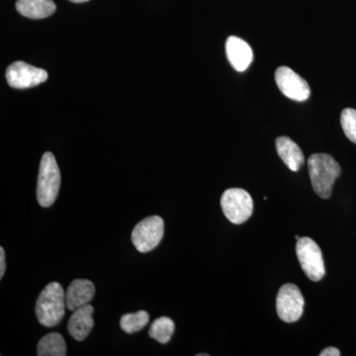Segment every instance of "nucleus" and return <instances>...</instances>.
<instances>
[{"label": "nucleus", "instance_id": "f257e3e1", "mask_svg": "<svg viewBox=\"0 0 356 356\" xmlns=\"http://www.w3.org/2000/svg\"><path fill=\"white\" fill-rule=\"evenodd\" d=\"M312 186L318 197H331L334 181L341 175L339 163L327 154H314L308 159Z\"/></svg>", "mask_w": 356, "mask_h": 356}, {"label": "nucleus", "instance_id": "9d476101", "mask_svg": "<svg viewBox=\"0 0 356 356\" xmlns=\"http://www.w3.org/2000/svg\"><path fill=\"white\" fill-rule=\"evenodd\" d=\"M226 54L229 64L236 72H243L247 70L254 60V54L250 44L236 36L227 39Z\"/></svg>", "mask_w": 356, "mask_h": 356}, {"label": "nucleus", "instance_id": "aec40b11", "mask_svg": "<svg viewBox=\"0 0 356 356\" xmlns=\"http://www.w3.org/2000/svg\"><path fill=\"white\" fill-rule=\"evenodd\" d=\"M341 355V351L337 350V348H332V346H330V348H325L324 350L321 351L320 356H339Z\"/></svg>", "mask_w": 356, "mask_h": 356}, {"label": "nucleus", "instance_id": "f3484780", "mask_svg": "<svg viewBox=\"0 0 356 356\" xmlns=\"http://www.w3.org/2000/svg\"><path fill=\"white\" fill-rule=\"evenodd\" d=\"M149 321V316L146 311L126 314V315L122 316L121 318V329L127 334H135V332L142 331L146 327Z\"/></svg>", "mask_w": 356, "mask_h": 356}, {"label": "nucleus", "instance_id": "5701e85b", "mask_svg": "<svg viewBox=\"0 0 356 356\" xmlns=\"http://www.w3.org/2000/svg\"><path fill=\"white\" fill-rule=\"evenodd\" d=\"M295 238H296V240L298 241L299 238H300V236H295Z\"/></svg>", "mask_w": 356, "mask_h": 356}, {"label": "nucleus", "instance_id": "4468645a", "mask_svg": "<svg viewBox=\"0 0 356 356\" xmlns=\"http://www.w3.org/2000/svg\"><path fill=\"white\" fill-rule=\"evenodd\" d=\"M53 0H17L16 9L21 15L30 19H43L55 13Z\"/></svg>", "mask_w": 356, "mask_h": 356}, {"label": "nucleus", "instance_id": "0eeeda50", "mask_svg": "<svg viewBox=\"0 0 356 356\" xmlns=\"http://www.w3.org/2000/svg\"><path fill=\"white\" fill-rule=\"evenodd\" d=\"M305 300L298 287L291 283L283 285L276 298L278 317L285 323L297 322L303 315Z\"/></svg>", "mask_w": 356, "mask_h": 356}, {"label": "nucleus", "instance_id": "423d86ee", "mask_svg": "<svg viewBox=\"0 0 356 356\" xmlns=\"http://www.w3.org/2000/svg\"><path fill=\"white\" fill-rule=\"evenodd\" d=\"M165 233V222L159 216L147 217L136 225L132 242L138 252H149L158 247Z\"/></svg>", "mask_w": 356, "mask_h": 356}, {"label": "nucleus", "instance_id": "9b49d317", "mask_svg": "<svg viewBox=\"0 0 356 356\" xmlns=\"http://www.w3.org/2000/svg\"><path fill=\"white\" fill-rule=\"evenodd\" d=\"M93 313H95V308L88 304L76 309L70 316L67 323V331L76 341H84L90 334L95 325Z\"/></svg>", "mask_w": 356, "mask_h": 356}, {"label": "nucleus", "instance_id": "f8f14e48", "mask_svg": "<svg viewBox=\"0 0 356 356\" xmlns=\"http://www.w3.org/2000/svg\"><path fill=\"white\" fill-rule=\"evenodd\" d=\"M95 294V286L88 280H76L70 283L65 291L67 308L74 311L79 307L88 305Z\"/></svg>", "mask_w": 356, "mask_h": 356}, {"label": "nucleus", "instance_id": "a211bd4d", "mask_svg": "<svg viewBox=\"0 0 356 356\" xmlns=\"http://www.w3.org/2000/svg\"><path fill=\"white\" fill-rule=\"evenodd\" d=\"M341 127L346 137L356 144V110L346 108L341 115Z\"/></svg>", "mask_w": 356, "mask_h": 356}, {"label": "nucleus", "instance_id": "4be33fe9", "mask_svg": "<svg viewBox=\"0 0 356 356\" xmlns=\"http://www.w3.org/2000/svg\"><path fill=\"white\" fill-rule=\"evenodd\" d=\"M197 356H209V355L208 353H199Z\"/></svg>", "mask_w": 356, "mask_h": 356}, {"label": "nucleus", "instance_id": "7ed1b4c3", "mask_svg": "<svg viewBox=\"0 0 356 356\" xmlns=\"http://www.w3.org/2000/svg\"><path fill=\"white\" fill-rule=\"evenodd\" d=\"M60 187V172L55 156L50 152L43 154L40 163L37 199L42 207H51L57 200Z\"/></svg>", "mask_w": 356, "mask_h": 356}, {"label": "nucleus", "instance_id": "20e7f679", "mask_svg": "<svg viewBox=\"0 0 356 356\" xmlns=\"http://www.w3.org/2000/svg\"><path fill=\"white\" fill-rule=\"evenodd\" d=\"M222 213L229 222L241 225L247 222L254 212V201L245 189L229 188L221 197Z\"/></svg>", "mask_w": 356, "mask_h": 356}, {"label": "nucleus", "instance_id": "f03ea898", "mask_svg": "<svg viewBox=\"0 0 356 356\" xmlns=\"http://www.w3.org/2000/svg\"><path fill=\"white\" fill-rule=\"evenodd\" d=\"M65 307L67 301L64 288L60 283L51 282L40 293L35 307L40 324L47 327L60 324L65 317Z\"/></svg>", "mask_w": 356, "mask_h": 356}, {"label": "nucleus", "instance_id": "1a4fd4ad", "mask_svg": "<svg viewBox=\"0 0 356 356\" xmlns=\"http://www.w3.org/2000/svg\"><path fill=\"white\" fill-rule=\"evenodd\" d=\"M278 88L289 99L303 102L310 97L311 88L306 79L288 67H280L275 72Z\"/></svg>", "mask_w": 356, "mask_h": 356}, {"label": "nucleus", "instance_id": "ddd939ff", "mask_svg": "<svg viewBox=\"0 0 356 356\" xmlns=\"http://www.w3.org/2000/svg\"><path fill=\"white\" fill-rule=\"evenodd\" d=\"M276 149H277L278 156L282 159L283 163L292 172H299L300 168L305 163V158H304L301 149L290 138L284 137V136L278 137L276 139Z\"/></svg>", "mask_w": 356, "mask_h": 356}, {"label": "nucleus", "instance_id": "2eb2a0df", "mask_svg": "<svg viewBox=\"0 0 356 356\" xmlns=\"http://www.w3.org/2000/svg\"><path fill=\"white\" fill-rule=\"evenodd\" d=\"M37 355L39 356L67 355V344L64 337L58 332L46 334L39 341Z\"/></svg>", "mask_w": 356, "mask_h": 356}, {"label": "nucleus", "instance_id": "412c9836", "mask_svg": "<svg viewBox=\"0 0 356 356\" xmlns=\"http://www.w3.org/2000/svg\"><path fill=\"white\" fill-rule=\"evenodd\" d=\"M70 1L74 2V3H83V2L88 1V0H70Z\"/></svg>", "mask_w": 356, "mask_h": 356}, {"label": "nucleus", "instance_id": "39448f33", "mask_svg": "<svg viewBox=\"0 0 356 356\" xmlns=\"http://www.w3.org/2000/svg\"><path fill=\"white\" fill-rule=\"evenodd\" d=\"M296 254L304 273L309 280L318 282L325 276V269L322 250L310 238H300L296 243Z\"/></svg>", "mask_w": 356, "mask_h": 356}, {"label": "nucleus", "instance_id": "6ab92c4d", "mask_svg": "<svg viewBox=\"0 0 356 356\" xmlns=\"http://www.w3.org/2000/svg\"><path fill=\"white\" fill-rule=\"evenodd\" d=\"M6 270V252H4V248L1 247L0 248V278L3 277Z\"/></svg>", "mask_w": 356, "mask_h": 356}, {"label": "nucleus", "instance_id": "6e6552de", "mask_svg": "<svg viewBox=\"0 0 356 356\" xmlns=\"http://www.w3.org/2000/svg\"><path fill=\"white\" fill-rule=\"evenodd\" d=\"M6 81L13 88H31L44 83L48 72L24 62H15L6 70Z\"/></svg>", "mask_w": 356, "mask_h": 356}, {"label": "nucleus", "instance_id": "dca6fc26", "mask_svg": "<svg viewBox=\"0 0 356 356\" xmlns=\"http://www.w3.org/2000/svg\"><path fill=\"white\" fill-rule=\"evenodd\" d=\"M175 325L170 318L161 317L156 318L149 327V334L152 339L159 343L165 344L172 339L175 334Z\"/></svg>", "mask_w": 356, "mask_h": 356}]
</instances>
